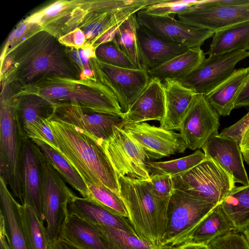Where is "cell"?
I'll use <instances>...</instances> for the list:
<instances>
[{"mask_svg":"<svg viewBox=\"0 0 249 249\" xmlns=\"http://www.w3.org/2000/svg\"><path fill=\"white\" fill-rule=\"evenodd\" d=\"M58 39L63 46L76 49L82 48L87 43L86 36L79 28L60 36Z\"/></svg>","mask_w":249,"mask_h":249,"instance_id":"44","label":"cell"},{"mask_svg":"<svg viewBox=\"0 0 249 249\" xmlns=\"http://www.w3.org/2000/svg\"><path fill=\"white\" fill-rule=\"evenodd\" d=\"M249 57V52L238 50L209 56L181 83L196 93L206 95L229 78L240 61Z\"/></svg>","mask_w":249,"mask_h":249,"instance_id":"13","label":"cell"},{"mask_svg":"<svg viewBox=\"0 0 249 249\" xmlns=\"http://www.w3.org/2000/svg\"><path fill=\"white\" fill-rule=\"evenodd\" d=\"M89 199L109 212L128 218L125 206L120 196L103 185L87 184Z\"/></svg>","mask_w":249,"mask_h":249,"instance_id":"36","label":"cell"},{"mask_svg":"<svg viewBox=\"0 0 249 249\" xmlns=\"http://www.w3.org/2000/svg\"><path fill=\"white\" fill-rule=\"evenodd\" d=\"M163 83L165 113L160 122V127L166 130H178L189 107L197 94L177 81L166 80Z\"/></svg>","mask_w":249,"mask_h":249,"instance_id":"21","label":"cell"},{"mask_svg":"<svg viewBox=\"0 0 249 249\" xmlns=\"http://www.w3.org/2000/svg\"><path fill=\"white\" fill-rule=\"evenodd\" d=\"M52 118L72 124L87 132L100 143L108 139L115 126H122L123 116L96 112L81 107L76 103L55 104Z\"/></svg>","mask_w":249,"mask_h":249,"instance_id":"14","label":"cell"},{"mask_svg":"<svg viewBox=\"0 0 249 249\" xmlns=\"http://www.w3.org/2000/svg\"><path fill=\"white\" fill-rule=\"evenodd\" d=\"M161 247H160V248H159L157 249H161Z\"/></svg>","mask_w":249,"mask_h":249,"instance_id":"52","label":"cell"},{"mask_svg":"<svg viewBox=\"0 0 249 249\" xmlns=\"http://www.w3.org/2000/svg\"><path fill=\"white\" fill-rule=\"evenodd\" d=\"M147 182L152 192L160 198H170L174 190L172 178L169 175L151 173Z\"/></svg>","mask_w":249,"mask_h":249,"instance_id":"42","label":"cell"},{"mask_svg":"<svg viewBox=\"0 0 249 249\" xmlns=\"http://www.w3.org/2000/svg\"><path fill=\"white\" fill-rule=\"evenodd\" d=\"M137 40L141 66L147 71L188 49L164 39L141 24L137 30Z\"/></svg>","mask_w":249,"mask_h":249,"instance_id":"19","label":"cell"},{"mask_svg":"<svg viewBox=\"0 0 249 249\" xmlns=\"http://www.w3.org/2000/svg\"><path fill=\"white\" fill-rule=\"evenodd\" d=\"M219 115L203 94H197L180 125L179 134L187 148L195 150L213 135L218 134Z\"/></svg>","mask_w":249,"mask_h":249,"instance_id":"12","label":"cell"},{"mask_svg":"<svg viewBox=\"0 0 249 249\" xmlns=\"http://www.w3.org/2000/svg\"><path fill=\"white\" fill-rule=\"evenodd\" d=\"M117 176L148 181L147 156L142 147L121 126H116L110 137L100 142Z\"/></svg>","mask_w":249,"mask_h":249,"instance_id":"9","label":"cell"},{"mask_svg":"<svg viewBox=\"0 0 249 249\" xmlns=\"http://www.w3.org/2000/svg\"><path fill=\"white\" fill-rule=\"evenodd\" d=\"M94 225L108 249H157L160 247L141 239L137 235L119 229Z\"/></svg>","mask_w":249,"mask_h":249,"instance_id":"34","label":"cell"},{"mask_svg":"<svg viewBox=\"0 0 249 249\" xmlns=\"http://www.w3.org/2000/svg\"><path fill=\"white\" fill-rule=\"evenodd\" d=\"M23 88L21 91L39 94L53 105L74 103L88 110L124 117L115 96L96 78L81 80L53 76Z\"/></svg>","mask_w":249,"mask_h":249,"instance_id":"4","label":"cell"},{"mask_svg":"<svg viewBox=\"0 0 249 249\" xmlns=\"http://www.w3.org/2000/svg\"><path fill=\"white\" fill-rule=\"evenodd\" d=\"M118 181L120 196L137 234L154 246L161 247L166 232L169 198L155 196L145 180L121 176Z\"/></svg>","mask_w":249,"mask_h":249,"instance_id":"3","label":"cell"},{"mask_svg":"<svg viewBox=\"0 0 249 249\" xmlns=\"http://www.w3.org/2000/svg\"><path fill=\"white\" fill-rule=\"evenodd\" d=\"M20 215L30 249H50L51 241L46 228L34 210L21 204Z\"/></svg>","mask_w":249,"mask_h":249,"instance_id":"33","label":"cell"},{"mask_svg":"<svg viewBox=\"0 0 249 249\" xmlns=\"http://www.w3.org/2000/svg\"><path fill=\"white\" fill-rule=\"evenodd\" d=\"M68 212L96 225L119 229L130 233H137L128 218L114 214L92 201L75 195L70 200Z\"/></svg>","mask_w":249,"mask_h":249,"instance_id":"22","label":"cell"},{"mask_svg":"<svg viewBox=\"0 0 249 249\" xmlns=\"http://www.w3.org/2000/svg\"><path fill=\"white\" fill-rule=\"evenodd\" d=\"M215 206L174 189L168 202L166 232L161 246L176 247L182 244Z\"/></svg>","mask_w":249,"mask_h":249,"instance_id":"7","label":"cell"},{"mask_svg":"<svg viewBox=\"0 0 249 249\" xmlns=\"http://www.w3.org/2000/svg\"><path fill=\"white\" fill-rule=\"evenodd\" d=\"M55 35L38 29L1 56L4 87L19 81L23 87L58 76L79 79L80 72Z\"/></svg>","mask_w":249,"mask_h":249,"instance_id":"1","label":"cell"},{"mask_svg":"<svg viewBox=\"0 0 249 249\" xmlns=\"http://www.w3.org/2000/svg\"><path fill=\"white\" fill-rule=\"evenodd\" d=\"M173 248L174 249H210L208 246L193 244H183Z\"/></svg>","mask_w":249,"mask_h":249,"instance_id":"49","label":"cell"},{"mask_svg":"<svg viewBox=\"0 0 249 249\" xmlns=\"http://www.w3.org/2000/svg\"><path fill=\"white\" fill-rule=\"evenodd\" d=\"M39 147L47 161L73 188L83 197H86L88 188L77 170L55 149L38 140H32Z\"/></svg>","mask_w":249,"mask_h":249,"instance_id":"30","label":"cell"},{"mask_svg":"<svg viewBox=\"0 0 249 249\" xmlns=\"http://www.w3.org/2000/svg\"><path fill=\"white\" fill-rule=\"evenodd\" d=\"M220 205L236 231L242 233L249 223V185L235 186Z\"/></svg>","mask_w":249,"mask_h":249,"instance_id":"31","label":"cell"},{"mask_svg":"<svg viewBox=\"0 0 249 249\" xmlns=\"http://www.w3.org/2000/svg\"><path fill=\"white\" fill-rule=\"evenodd\" d=\"M248 51L249 52V48H248Z\"/></svg>","mask_w":249,"mask_h":249,"instance_id":"53","label":"cell"},{"mask_svg":"<svg viewBox=\"0 0 249 249\" xmlns=\"http://www.w3.org/2000/svg\"><path fill=\"white\" fill-rule=\"evenodd\" d=\"M161 249H174V248L168 246H161Z\"/></svg>","mask_w":249,"mask_h":249,"instance_id":"51","label":"cell"},{"mask_svg":"<svg viewBox=\"0 0 249 249\" xmlns=\"http://www.w3.org/2000/svg\"><path fill=\"white\" fill-rule=\"evenodd\" d=\"M210 249H249V243L242 233L232 231L212 240Z\"/></svg>","mask_w":249,"mask_h":249,"instance_id":"41","label":"cell"},{"mask_svg":"<svg viewBox=\"0 0 249 249\" xmlns=\"http://www.w3.org/2000/svg\"><path fill=\"white\" fill-rule=\"evenodd\" d=\"M232 231H236V228L218 204L201 220L182 244L208 246L212 240Z\"/></svg>","mask_w":249,"mask_h":249,"instance_id":"26","label":"cell"},{"mask_svg":"<svg viewBox=\"0 0 249 249\" xmlns=\"http://www.w3.org/2000/svg\"><path fill=\"white\" fill-rule=\"evenodd\" d=\"M249 48V20L223 28L214 33L209 56L219 55Z\"/></svg>","mask_w":249,"mask_h":249,"instance_id":"29","label":"cell"},{"mask_svg":"<svg viewBox=\"0 0 249 249\" xmlns=\"http://www.w3.org/2000/svg\"><path fill=\"white\" fill-rule=\"evenodd\" d=\"M201 148L206 157L216 163L229 175L235 183L249 185L243 156L237 141L219 134L213 135Z\"/></svg>","mask_w":249,"mask_h":249,"instance_id":"18","label":"cell"},{"mask_svg":"<svg viewBox=\"0 0 249 249\" xmlns=\"http://www.w3.org/2000/svg\"><path fill=\"white\" fill-rule=\"evenodd\" d=\"M177 16L186 24L215 33L249 20V0H199Z\"/></svg>","mask_w":249,"mask_h":249,"instance_id":"8","label":"cell"},{"mask_svg":"<svg viewBox=\"0 0 249 249\" xmlns=\"http://www.w3.org/2000/svg\"><path fill=\"white\" fill-rule=\"evenodd\" d=\"M249 107V75L243 85L234 103V108Z\"/></svg>","mask_w":249,"mask_h":249,"instance_id":"45","label":"cell"},{"mask_svg":"<svg viewBox=\"0 0 249 249\" xmlns=\"http://www.w3.org/2000/svg\"><path fill=\"white\" fill-rule=\"evenodd\" d=\"M123 129L142 147L148 160L183 153L187 148L179 133L147 123L125 124Z\"/></svg>","mask_w":249,"mask_h":249,"instance_id":"15","label":"cell"},{"mask_svg":"<svg viewBox=\"0 0 249 249\" xmlns=\"http://www.w3.org/2000/svg\"><path fill=\"white\" fill-rule=\"evenodd\" d=\"M138 22L164 39L187 48L200 47L214 33L177 20L172 16H155L143 10L137 13Z\"/></svg>","mask_w":249,"mask_h":249,"instance_id":"16","label":"cell"},{"mask_svg":"<svg viewBox=\"0 0 249 249\" xmlns=\"http://www.w3.org/2000/svg\"><path fill=\"white\" fill-rule=\"evenodd\" d=\"M59 238L80 249H108L95 226L69 213Z\"/></svg>","mask_w":249,"mask_h":249,"instance_id":"25","label":"cell"},{"mask_svg":"<svg viewBox=\"0 0 249 249\" xmlns=\"http://www.w3.org/2000/svg\"><path fill=\"white\" fill-rule=\"evenodd\" d=\"M74 195L63 178L45 158L42 167L41 202L51 242L59 238L62 225L69 213L68 203Z\"/></svg>","mask_w":249,"mask_h":249,"instance_id":"11","label":"cell"},{"mask_svg":"<svg viewBox=\"0 0 249 249\" xmlns=\"http://www.w3.org/2000/svg\"><path fill=\"white\" fill-rule=\"evenodd\" d=\"M249 75V66L235 69L232 75L205 95L213 108L219 116L230 115L243 85Z\"/></svg>","mask_w":249,"mask_h":249,"instance_id":"27","label":"cell"},{"mask_svg":"<svg viewBox=\"0 0 249 249\" xmlns=\"http://www.w3.org/2000/svg\"><path fill=\"white\" fill-rule=\"evenodd\" d=\"M139 25L137 13L132 15L118 27L111 41L138 69L142 68L137 40Z\"/></svg>","mask_w":249,"mask_h":249,"instance_id":"32","label":"cell"},{"mask_svg":"<svg viewBox=\"0 0 249 249\" xmlns=\"http://www.w3.org/2000/svg\"><path fill=\"white\" fill-rule=\"evenodd\" d=\"M249 128V111L232 125L223 129L221 136L231 138L239 144L245 132Z\"/></svg>","mask_w":249,"mask_h":249,"instance_id":"43","label":"cell"},{"mask_svg":"<svg viewBox=\"0 0 249 249\" xmlns=\"http://www.w3.org/2000/svg\"><path fill=\"white\" fill-rule=\"evenodd\" d=\"M48 121V120H46L40 123L28 124L22 127L28 138L40 140L57 150L55 139Z\"/></svg>","mask_w":249,"mask_h":249,"instance_id":"40","label":"cell"},{"mask_svg":"<svg viewBox=\"0 0 249 249\" xmlns=\"http://www.w3.org/2000/svg\"><path fill=\"white\" fill-rule=\"evenodd\" d=\"M45 157L34 141L26 137L22 150L23 204L31 206L43 222L41 202L42 167Z\"/></svg>","mask_w":249,"mask_h":249,"instance_id":"17","label":"cell"},{"mask_svg":"<svg viewBox=\"0 0 249 249\" xmlns=\"http://www.w3.org/2000/svg\"><path fill=\"white\" fill-rule=\"evenodd\" d=\"M0 249H11L6 236L5 223L2 215H0Z\"/></svg>","mask_w":249,"mask_h":249,"instance_id":"47","label":"cell"},{"mask_svg":"<svg viewBox=\"0 0 249 249\" xmlns=\"http://www.w3.org/2000/svg\"><path fill=\"white\" fill-rule=\"evenodd\" d=\"M171 177L174 189L214 205L220 204L236 186L227 172L206 157L189 170Z\"/></svg>","mask_w":249,"mask_h":249,"instance_id":"6","label":"cell"},{"mask_svg":"<svg viewBox=\"0 0 249 249\" xmlns=\"http://www.w3.org/2000/svg\"><path fill=\"white\" fill-rule=\"evenodd\" d=\"M239 146L243 159L249 165V128L244 133Z\"/></svg>","mask_w":249,"mask_h":249,"instance_id":"46","label":"cell"},{"mask_svg":"<svg viewBox=\"0 0 249 249\" xmlns=\"http://www.w3.org/2000/svg\"><path fill=\"white\" fill-rule=\"evenodd\" d=\"M206 156L200 150L177 159L164 161H147L149 172L173 176L186 172L205 160Z\"/></svg>","mask_w":249,"mask_h":249,"instance_id":"35","label":"cell"},{"mask_svg":"<svg viewBox=\"0 0 249 249\" xmlns=\"http://www.w3.org/2000/svg\"><path fill=\"white\" fill-rule=\"evenodd\" d=\"M50 249H80L64 240L58 238L51 242Z\"/></svg>","mask_w":249,"mask_h":249,"instance_id":"48","label":"cell"},{"mask_svg":"<svg viewBox=\"0 0 249 249\" xmlns=\"http://www.w3.org/2000/svg\"><path fill=\"white\" fill-rule=\"evenodd\" d=\"M16 107L22 127L52 118L53 104L34 92L19 91L13 94Z\"/></svg>","mask_w":249,"mask_h":249,"instance_id":"28","label":"cell"},{"mask_svg":"<svg viewBox=\"0 0 249 249\" xmlns=\"http://www.w3.org/2000/svg\"><path fill=\"white\" fill-rule=\"evenodd\" d=\"M0 107V178L23 204L22 150L27 136L13 94L2 91Z\"/></svg>","mask_w":249,"mask_h":249,"instance_id":"5","label":"cell"},{"mask_svg":"<svg viewBox=\"0 0 249 249\" xmlns=\"http://www.w3.org/2000/svg\"><path fill=\"white\" fill-rule=\"evenodd\" d=\"M0 213L2 214L7 242L11 249H30L24 231L20 206L0 178Z\"/></svg>","mask_w":249,"mask_h":249,"instance_id":"23","label":"cell"},{"mask_svg":"<svg viewBox=\"0 0 249 249\" xmlns=\"http://www.w3.org/2000/svg\"><path fill=\"white\" fill-rule=\"evenodd\" d=\"M81 1H56L41 10L35 13L25 20L29 23L37 26L39 29L43 28L51 20L60 19V18L70 14V9L76 7Z\"/></svg>","mask_w":249,"mask_h":249,"instance_id":"37","label":"cell"},{"mask_svg":"<svg viewBox=\"0 0 249 249\" xmlns=\"http://www.w3.org/2000/svg\"><path fill=\"white\" fill-rule=\"evenodd\" d=\"M91 60L96 79L113 94L122 112H127L150 80L147 71L143 68L129 69L113 66L96 57Z\"/></svg>","mask_w":249,"mask_h":249,"instance_id":"10","label":"cell"},{"mask_svg":"<svg viewBox=\"0 0 249 249\" xmlns=\"http://www.w3.org/2000/svg\"><path fill=\"white\" fill-rule=\"evenodd\" d=\"M164 113L163 83L158 79L151 78L148 85L128 111L124 113L123 125L151 120L160 122Z\"/></svg>","mask_w":249,"mask_h":249,"instance_id":"20","label":"cell"},{"mask_svg":"<svg viewBox=\"0 0 249 249\" xmlns=\"http://www.w3.org/2000/svg\"><path fill=\"white\" fill-rule=\"evenodd\" d=\"M96 58L109 65L129 69H138L112 41L101 44L95 48Z\"/></svg>","mask_w":249,"mask_h":249,"instance_id":"38","label":"cell"},{"mask_svg":"<svg viewBox=\"0 0 249 249\" xmlns=\"http://www.w3.org/2000/svg\"><path fill=\"white\" fill-rule=\"evenodd\" d=\"M199 0H161L159 2L147 6L143 11L155 16L168 17L178 15L196 5Z\"/></svg>","mask_w":249,"mask_h":249,"instance_id":"39","label":"cell"},{"mask_svg":"<svg viewBox=\"0 0 249 249\" xmlns=\"http://www.w3.org/2000/svg\"><path fill=\"white\" fill-rule=\"evenodd\" d=\"M206 59L200 47L188 48L183 53L162 65L148 71L151 78L181 83L189 77Z\"/></svg>","mask_w":249,"mask_h":249,"instance_id":"24","label":"cell"},{"mask_svg":"<svg viewBox=\"0 0 249 249\" xmlns=\"http://www.w3.org/2000/svg\"><path fill=\"white\" fill-rule=\"evenodd\" d=\"M48 122L57 151L77 170L86 185H103L120 195L118 177L100 143L70 124L54 118Z\"/></svg>","mask_w":249,"mask_h":249,"instance_id":"2","label":"cell"},{"mask_svg":"<svg viewBox=\"0 0 249 249\" xmlns=\"http://www.w3.org/2000/svg\"><path fill=\"white\" fill-rule=\"evenodd\" d=\"M242 233L244 235L249 243V223L245 227Z\"/></svg>","mask_w":249,"mask_h":249,"instance_id":"50","label":"cell"}]
</instances>
